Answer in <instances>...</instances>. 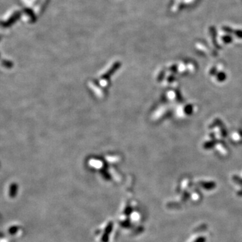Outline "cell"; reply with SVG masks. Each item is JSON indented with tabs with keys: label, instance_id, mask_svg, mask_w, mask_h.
Masks as SVG:
<instances>
[{
	"label": "cell",
	"instance_id": "6da1fadb",
	"mask_svg": "<svg viewBox=\"0 0 242 242\" xmlns=\"http://www.w3.org/2000/svg\"><path fill=\"white\" fill-rule=\"evenodd\" d=\"M199 184L202 188L207 190H211L216 187V184L213 182H201Z\"/></svg>",
	"mask_w": 242,
	"mask_h": 242
},
{
	"label": "cell",
	"instance_id": "7a4b0ae2",
	"mask_svg": "<svg viewBox=\"0 0 242 242\" xmlns=\"http://www.w3.org/2000/svg\"><path fill=\"white\" fill-rule=\"evenodd\" d=\"M111 230H112V225H109V226H108V227L106 229V234H104V240H105L106 239H107L108 237H109V235L110 233Z\"/></svg>",
	"mask_w": 242,
	"mask_h": 242
},
{
	"label": "cell",
	"instance_id": "3957f363",
	"mask_svg": "<svg viewBox=\"0 0 242 242\" xmlns=\"http://www.w3.org/2000/svg\"><path fill=\"white\" fill-rule=\"evenodd\" d=\"M233 181L236 183V184L242 186V178L239 177V176H233Z\"/></svg>",
	"mask_w": 242,
	"mask_h": 242
},
{
	"label": "cell",
	"instance_id": "277c9868",
	"mask_svg": "<svg viewBox=\"0 0 242 242\" xmlns=\"http://www.w3.org/2000/svg\"><path fill=\"white\" fill-rule=\"evenodd\" d=\"M206 241H207V239H206L205 237L200 236L196 239V240L193 242H206Z\"/></svg>",
	"mask_w": 242,
	"mask_h": 242
},
{
	"label": "cell",
	"instance_id": "5b68a950",
	"mask_svg": "<svg viewBox=\"0 0 242 242\" xmlns=\"http://www.w3.org/2000/svg\"><path fill=\"white\" fill-rule=\"evenodd\" d=\"M237 195L238 196V197H242V190H239V191L237 192Z\"/></svg>",
	"mask_w": 242,
	"mask_h": 242
}]
</instances>
